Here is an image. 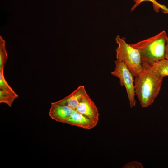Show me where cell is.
Wrapping results in <instances>:
<instances>
[{
    "label": "cell",
    "instance_id": "8992f818",
    "mask_svg": "<svg viewBox=\"0 0 168 168\" xmlns=\"http://www.w3.org/2000/svg\"><path fill=\"white\" fill-rule=\"evenodd\" d=\"M74 110L68 106L53 102L51 103L49 115L57 122L65 123Z\"/></svg>",
    "mask_w": 168,
    "mask_h": 168
},
{
    "label": "cell",
    "instance_id": "4fadbf2b",
    "mask_svg": "<svg viewBox=\"0 0 168 168\" xmlns=\"http://www.w3.org/2000/svg\"><path fill=\"white\" fill-rule=\"evenodd\" d=\"M0 90L15 93L5 80L4 76V69L0 70Z\"/></svg>",
    "mask_w": 168,
    "mask_h": 168
},
{
    "label": "cell",
    "instance_id": "3957f363",
    "mask_svg": "<svg viewBox=\"0 0 168 168\" xmlns=\"http://www.w3.org/2000/svg\"><path fill=\"white\" fill-rule=\"evenodd\" d=\"M115 40L118 45L116 50L117 60L124 63L133 76L137 77L143 68L139 51L127 44L124 38L117 35Z\"/></svg>",
    "mask_w": 168,
    "mask_h": 168
},
{
    "label": "cell",
    "instance_id": "6da1fadb",
    "mask_svg": "<svg viewBox=\"0 0 168 168\" xmlns=\"http://www.w3.org/2000/svg\"><path fill=\"white\" fill-rule=\"evenodd\" d=\"M143 67L135 77L134 84L135 95L142 107L144 108L152 105L158 96L163 77L149 67Z\"/></svg>",
    "mask_w": 168,
    "mask_h": 168
},
{
    "label": "cell",
    "instance_id": "8fae6325",
    "mask_svg": "<svg viewBox=\"0 0 168 168\" xmlns=\"http://www.w3.org/2000/svg\"><path fill=\"white\" fill-rule=\"evenodd\" d=\"M8 58L6 49L5 41L0 36V70L4 69Z\"/></svg>",
    "mask_w": 168,
    "mask_h": 168
},
{
    "label": "cell",
    "instance_id": "7c38bea8",
    "mask_svg": "<svg viewBox=\"0 0 168 168\" xmlns=\"http://www.w3.org/2000/svg\"><path fill=\"white\" fill-rule=\"evenodd\" d=\"M133 1L135 3L131 8V11L134 10L143 2L148 1L152 2L154 9L156 12H158L159 9H161L166 12H168V9L163 5L159 4L155 0H133Z\"/></svg>",
    "mask_w": 168,
    "mask_h": 168
},
{
    "label": "cell",
    "instance_id": "5b68a950",
    "mask_svg": "<svg viewBox=\"0 0 168 168\" xmlns=\"http://www.w3.org/2000/svg\"><path fill=\"white\" fill-rule=\"evenodd\" d=\"M75 110L90 119L97 125L99 119L98 111L87 94L82 98Z\"/></svg>",
    "mask_w": 168,
    "mask_h": 168
},
{
    "label": "cell",
    "instance_id": "9a60e30c",
    "mask_svg": "<svg viewBox=\"0 0 168 168\" xmlns=\"http://www.w3.org/2000/svg\"><path fill=\"white\" fill-rule=\"evenodd\" d=\"M165 58L168 60V38L166 41L165 51Z\"/></svg>",
    "mask_w": 168,
    "mask_h": 168
},
{
    "label": "cell",
    "instance_id": "5bb4252c",
    "mask_svg": "<svg viewBox=\"0 0 168 168\" xmlns=\"http://www.w3.org/2000/svg\"><path fill=\"white\" fill-rule=\"evenodd\" d=\"M123 168H143V166L141 163L136 161H132L125 164L123 167Z\"/></svg>",
    "mask_w": 168,
    "mask_h": 168
},
{
    "label": "cell",
    "instance_id": "7a4b0ae2",
    "mask_svg": "<svg viewBox=\"0 0 168 168\" xmlns=\"http://www.w3.org/2000/svg\"><path fill=\"white\" fill-rule=\"evenodd\" d=\"M168 38L166 32L162 31L154 36L130 45L139 51L143 67H148L165 59Z\"/></svg>",
    "mask_w": 168,
    "mask_h": 168
},
{
    "label": "cell",
    "instance_id": "9c48e42d",
    "mask_svg": "<svg viewBox=\"0 0 168 168\" xmlns=\"http://www.w3.org/2000/svg\"><path fill=\"white\" fill-rule=\"evenodd\" d=\"M149 67L163 77L168 76V60L167 59L165 58L156 62Z\"/></svg>",
    "mask_w": 168,
    "mask_h": 168
},
{
    "label": "cell",
    "instance_id": "52a82bcc",
    "mask_svg": "<svg viewBox=\"0 0 168 168\" xmlns=\"http://www.w3.org/2000/svg\"><path fill=\"white\" fill-rule=\"evenodd\" d=\"M87 94L85 87L81 85L68 96L55 102L68 106L75 110L82 98Z\"/></svg>",
    "mask_w": 168,
    "mask_h": 168
},
{
    "label": "cell",
    "instance_id": "ba28073f",
    "mask_svg": "<svg viewBox=\"0 0 168 168\" xmlns=\"http://www.w3.org/2000/svg\"><path fill=\"white\" fill-rule=\"evenodd\" d=\"M65 123L88 130L96 126L90 119L76 110H74Z\"/></svg>",
    "mask_w": 168,
    "mask_h": 168
},
{
    "label": "cell",
    "instance_id": "277c9868",
    "mask_svg": "<svg viewBox=\"0 0 168 168\" xmlns=\"http://www.w3.org/2000/svg\"><path fill=\"white\" fill-rule=\"evenodd\" d=\"M115 65L114 70L111 74L118 78L119 80V84L124 86L126 90L129 101L130 107L136 106V101L134 87V80L132 73L127 65L123 62L116 60L115 61Z\"/></svg>",
    "mask_w": 168,
    "mask_h": 168
},
{
    "label": "cell",
    "instance_id": "30bf717a",
    "mask_svg": "<svg viewBox=\"0 0 168 168\" xmlns=\"http://www.w3.org/2000/svg\"><path fill=\"white\" fill-rule=\"evenodd\" d=\"M18 97V95L15 92H11L0 90V102L6 103L10 107L12 106L14 100Z\"/></svg>",
    "mask_w": 168,
    "mask_h": 168
}]
</instances>
